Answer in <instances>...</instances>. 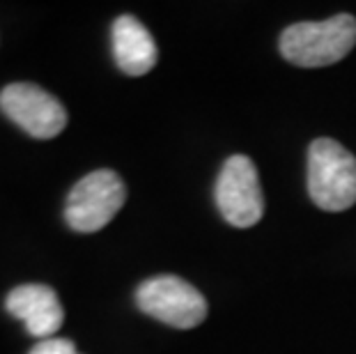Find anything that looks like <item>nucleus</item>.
Masks as SVG:
<instances>
[{
    "mask_svg": "<svg viewBox=\"0 0 356 354\" xmlns=\"http://www.w3.org/2000/svg\"><path fill=\"white\" fill-rule=\"evenodd\" d=\"M356 44V19L338 14L327 21H304L285 28L280 54L297 67H327L343 60Z\"/></svg>",
    "mask_w": 356,
    "mask_h": 354,
    "instance_id": "f257e3e1",
    "label": "nucleus"
},
{
    "mask_svg": "<svg viewBox=\"0 0 356 354\" xmlns=\"http://www.w3.org/2000/svg\"><path fill=\"white\" fill-rule=\"evenodd\" d=\"M308 193L324 212H345L356 202V156L333 138L308 150Z\"/></svg>",
    "mask_w": 356,
    "mask_h": 354,
    "instance_id": "f03ea898",
    "label": "nucleus"
},
{
    "mask_svg": "<svg viewBox=\"0 0 356 354\" xmlns=\"http://www.w3.org/2000/svg\"><path fill=\"white\" fill-rule=\"evenodd\" d=\"M127 200V186L115 170H95L72 186L65 221L76 232H97L108 225Z\"/></svg>",
    "mask_w": 356,
    "mask_h": 354,
    "instance_id": "7ed1b4c3",
    "label": "nucleus"
},
{
    "mask_svg": "<svg viewBox=\"0 0 356 354\" xmlns=\"http://www.w3.org/2000/svg\"><path fill=\"white\" fill-rule=\"evenodd\" d=\"M136 304L143 313L175 329H193L207 318V301L179 276L147 278L136 292Z\"/></svg>",
    "mask_w": 356,
    "mask_h": 354,
    "instance_id": "20e7f679",
    "label": "nucleus"
},
{
    "mask_svg": "<svg viewBox=\"0 0 356 354\" xmlns=\"http://www.w3.org/2000/svg\"><path fill=\"white\" fill-rule=\"evenodd\" d=\"M216 205L234 228H251L262 218L264 195L257 170L248 156L234 154L223 163L216 182Z\"/></svg>",
    "mask_w": 356,
    "mask_h": 354,
    "instance_id": "39448f33",
    "label": "nucleus"
},
{
    "mask_svg": "<svg viewBox=\"0 0 356 354\" xmlns=\"http://www.w3.org/2000/svg\"><path fill=\"white\" fill-rule=\"evenodd\" d=\"M0 111L33 138H56L67 127V111L35 83H10L0 92Z\"/></svg>",
    "mask_w": 356,
    "mask_h": 354,
    "instance_id": "423d86ee",
    "label": "nucleus"
},
{
    "mask_svg": "<svg viewBox=\"0 0 356 354\" xmlns=\"http://www.w3.org/2000/svg\"><path fill=\"white\" fill-rule=\"evenodd\" d=\"M5 308L26 325L28 334L47 341L63 327L65 311L49 285L28 283L14 288L5 299Z\"/></svg>",
    "mask_w": 356,
    "mask_h": 354,
    "instance_id": "0eeeda50",
    "label": "nucleus"
},
{
    "mask_svg": "<svg viewBox=\"0 0 356 354\" xmlns=\"http://www.w3.org/2000/svg\"><path fill=\"white\" fill-rule=\"evenodd\" d=\"M113 56L129 77H143L156 65V44L136 17H120L113 24Z\"/></svg>",
    "mask_w": 356,
    "mask_h": 354,
    "instance_id": "6e6552de",
    "label": "nucleus"
},
{
    "mask_svg": "<svg viewBox=\"0 0 356 354\" xmlns=\"http://www.w3.org/2000/svg\"><path fill=\"white\" fill-rule=\"evenodd\" d=\"M30 354H81L74 348L72 341L67 338H47V341H40L35 345Z\"/></svg>",
    "mask_w": 356,
    "mask_h": 354,
    "instance_id": "1a4fd4ad",
    "label": "nucleus"
}]
</instances>
